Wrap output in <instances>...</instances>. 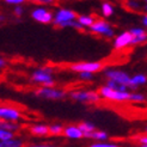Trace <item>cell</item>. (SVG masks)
<instances>
[{
    "instance_id": "83f0119b",
    "label": "cell",
    "mask_w": 147,
    "mask_h": 147,
    "mask_svg": "<svg viewBox=\"0 0 147 147\" xmlns=\"http://www.w3.org/2000/svg\"><path fill=\"white\" fill-rule=\"evenodd\" d=\"M28 3H32L41 6H51L56 3V0H28Z\"/></svg>"
},
{
    "instance_id": "9a60e30c",
    "label": "cell",
    "mask_w": 147,
    "mask_h": 147,
    "mask_svg": "<svg viewBox=\"0 0 147 147\" xmlns=\"http://www.w3.org/2000/svg\"><path fill=\"white\" fill-rule=\"evenodd\" d=\"M25 141L22 138L14 136L10 140L0 141V147H25Z\"/></svg>"
},
{
    "instance_id": "d6986e66",
    "label": "cell",
    "mask_w": 147,
    "mask_h": 147,
    "mask_svg": "<svg viewBox=\"0 0 147 147\" xmlns=\"http://www.w3.org/2000/svg\"><path fill=\"white\" fill-rule=\"evenodd\" d=\"M0 128H5V129L12 130V131H14V133H18V131L22 130V126L18 122L3 121V120H0Z\"/></svg>"
},
{
    "instance_id": "30bf717a",
    "label": "cell",
    "mask_w": 147,
    "mask_h": 147,
    "mask_svg": "<svg viewBox=\"0 0 147 147\" xmlns=\"http://www.w3.org/2000/svg\"><path fill=\"white\" fill-rule=\"evenodd\" d=\"M22 111L13 105L9 104H1L0 107V120L3 121H12V122H19L22 120Z\"/></svg>"
},
{
    "instance_id": "277c9868",
    "label": "cell",
    "mask_w": 147,
    "mask_h": 147,
    "mask_svg": "<svg viewBox=\"0 0 147 147\" xmlns=\"http://www.w3.org/2000/svg\"><path fill=\"white\" fill-rule=\"evenodd\" d=\"M34 96L46 100H62L68 97V92L56 86H38L34 90Z\"/></svg>"
},
{
    "instance_id": "f546056e",
    "label": "cell",
    "mask_w": 147,
    "mask_h": 147,
    "mask_svg": "<svg viewBox=\"0 0 147 147\" xmlns=\"http://www.w3.org/2000/svg\"><path fill=\"white\" fill-rule=\"evenodd\" d=\"M135 141H136L139 145H147V133L136 135V136H135Z\"/></svg>"
},
{
    "instance_id": "8992f818",
    "label": "cell",
    "mask_w": 147,
    "mask_h": 147,
    "mask_svg": "<svg viewBox=\"0 0 147 147\" xmlns=\"http://www.w3.org/2000/svg\"><path fill=\"white\" fill-rule=\"evenodd\" d=\"M78 18V14L71 10L66 9V7H59L54 11V19H53V25L60 29H65L69 22L76 20Z\"/></svg>"
},
{
    "instance_id": "7a4b0ae2",
    "label": "cell",
    "mask_w": 147,
    "mask_h": 147,
    "mask_svg": "<svg viewBox=\"0 0 147 147\" xmlns=\"http://www.w3.org/2000/svg\"><path fill=\"white\" fill-rule=\"evenodd\" d=\"M30 82L38 86H55L53 67L42 66L36 68L30 76Z\"/></svg>"
},
{
    "instance_id": "5bb4252c",
    "label": "cell",
    "mask_w": 147,
    "mask_h": 147,
    "mask_svg": "<svg viewBox=\"0 0 147 147\" xmlns=\"http://www.w3.org/2000/svg\"><path fill=\"white\" fill-rule=\"evenodd\" d=\"M145 84H147V76L142 74V73H138V74L131 76L129 87H130V90H135L138 87L144 86Z\"/></svg>"
},
{
    "instance_id": "52a82bcc",
    "label": "cell",
    "mask_w": 147,
    "mask_h": 147,
    "mask_svg": "<svg viewBox=\"0 0 147 147\" xmlns=\"http://www.w3.org/2000/svg\"><path fill=\"white\" fill-rule=\"evenodd\" d=\"M68 69L74 73L80 72H91V73H99L104 69V63L97 62V61H83V62H74L68 65Z\"/></svg>"
},
{
    "instance_id": "4dcf8cb0",
    "label": "cell",
    "mask_w": 147,
    "mask_h": 147,
    "mask_svg": "<svg viewBox=\"0 0 147 147\" xmlns=\"http://www.w3.org/2000/svg\"><path fill=\"white\" fill-rule=\"evenodd\" d=\"M6 5H11V6H17V5H24L28 3V0H3Z\"/></svg>"
},
{
    "instance_id": "d590c367",
    "label": "cell",
    "mask_w": 147,
    "mask_h": 147,
    "mask_svg": "<svg viewBox=\"0 0 147 147\" xmlns=\"http://www.w3.org/2000/svg\"><path fill=\"white\" fill-rule=\"evenodd\" d=\"M144 131H145V133H147V126H146V127L144 128Z\"/></svg>"
},
{
    "instance_id": "7402d4cb",
    "label": "cell",
    "mask_w": 147,
    "mask_h": 147,
    "mask_svg": "<svg viewBox=\"0 0 147 147\" xmlns=\"http://www.w3.org/2000/svg\"><path fill=\"white\" fill-rule=\"evenodd\" d=\"M90 139H91V140H93V141H108L109 134L107 133V131H104V130H98V129H96V130H94L93 133L91 134Z\"/></svg>"
},
{
    "instance_id": "9c48e42d",
    "label": "cell",
    "mask_w": 147,
    "mask_h": 147,
    "mask_svg": "<svg viewBox=\"0 0 147 147\" xmlns=\"http://www.w3.org/2000/svg\"><path fill=\"white\" fill-rule=\"evenodd\" d=\"M103 74H104L105 79H111L115 82H119L121 84H124L129 86L130 85V79L131 76H129L127 72H124L122 69H117V68H104L103 69ZM130 89V87H129Z\"/></svg>"
},
{
    "instance_id": "74e56055",
    "label": "cell",
    "mask_w": 147,
    "mask_h": 147,
    "mask_svg": "<svg viewBox=\"0 0 147 147\" xmlns=\"http://www.w3.org/2000/svg\"><path fill=\"white\" fill-rule=\"evenodd\" d=\"M144 3H145V4L147 5V0H144Z\"/></svg>"
},
{
    "instance_id": "ac0fdd59",
    "label": "cell",
    "mask_w": 147,
    "mask_h": 147,
    "mask_svg": "<svg viewBox=\"0 0 147 147\" xmlns=\"http://www.w3.org/2000/svg\"><path fill=\"white\" fill-rule=\"evenodd\" d=\"M100 13H102V16L104 18H111L115 14V9H114L113 4L109 3V1L102 3V5H100Z\"/></svg>"
},
{
    "instance_id": "d4e9b609",
    "label": "cell",
    "mask_w": 147,
    "mask_h": 147,
    "mask_svg": "<svg viewBox=\"0 0 147 147\" xmlns=\"http://www.w3.org/2000/svg\"><path fill=\"white\" fill-rule=\"evenodd\" d=\"M87 147H121L119 144L111 142V141H94L90 144Z\"/></svg>"
},
{
    "instance_id": "d6a6232c",
    "label": "cell",
    "mask_w": 147,
    "mask_h": 147,
    "mask_svg": "<svg viewBox=\"0 0 147 147\" xmlns=\"http://www.w3.org/2000/svg\"><path fill=\"white\" fill-rule=\"evenodd\" d=\"M141 24H142V26H144V28H146V29H147V13H145L144 16L141 17Z\"/></svg>"
},
{
    "instance_id": "1f68e13d",
    "label": "cell",
    "mask_w": 147,
    "mask_h": 147,
    "mask_svg": "<svg viewBox=\"0 0 147 147\" xmlns=\"http://www.w3.org/2000/svg\"><path fill=\"white\" fill-rule=\"evenodd\" d=\"M25 147H56L51 144H28Z\"/></svg>"
},
{
    "instance_id": "cb8c5ba5",
    "label": "cell",
    "mask_w": 147,
    "mask_h": 147,
    "mask_svg": "<svg viewBox=\"0 0 147 147\" xmlns=\"http://www.w3.org/2000/svg\"><path fill=\"white\" fill-rule=\"evenodd\" d=\"M17 136V133H14L12 130L5 129V128H0V141H5V140H10V139Z\"/></svg>"
},
{
    "instance_id": "836d02e7",
    "label": "cell",
    "mask_w": 147,
    "mask_h": 147,
    "mask_svg": "<svg viewBox=\"0 0 147 147\" xmlns=\"http://www.w3.org/2000/svg\"><path fill=\"white\" fill-rule=\"evenodd\" d=\"M6 66H7V60H6V59H4V57H1V59H0V68L4 69Z\"/></svg>"
},
{
    "instance_id": "e575fe53",
    "label": "cell",
    "mask_w": 147,
    "mask_h": 147,
    "mask_svg": "<svg viewBox=\"0 0 147 147\" xmlns=\"http://www.w3.org/2000/svg\"><path fill=\"white\" fill-rule=\"evenodd\" d=\"M144 9H145V11L147 12V5H146V4H145V6H144Z\"/></svg>"
},
{
    "instance_id": "3957f363",
    "label": "cell",
    "mask_w": 147,
    "mask_h": 147,
    "mask_svg": "<svg viewBox=\"0 0 147 147\" xmlns=\"http://www.w3.org/2000/svg\"><path fill=\"white\" fill-rule=\"evenodd\" d=\"M98 92L100 94V97L103 100L110 102V103H126L130 102V93L131 91H120V90H114L111 87L107 86L105 84L102 85Z\"/></svg>"
},
{
    "instance_id": "7c38bea8",
    "label": "cell",
    "mask_w": 147,
    "mask_h": 147,
    "mask_svg": "<svg viewBox=\"0 0 147 147\" xmlns=\"http://www.w3.org/2000/svg\"><path fill=\"white\" fill-rule=\"evenodd\" d=\"M63 136L68 140H82L84 138V133L82 128L79 127V124H67L65 126V130H63Z\"/></svg>"
},
{
    "instance_id": "f1b7e54d",
    "label": "cell",
    "mask_w": 147,
    "mask_h": 147,
    "mask_svg": "<svg viewBox=\"0 0 147 147\" xmlns=\"http://www.w3.org/2000/svg\"><path fill=\"white\" fill-rule=\"evenodd\" d=\"M25 12V9L23 5H17V6H13V14L16 16L17 18L23 17V14Z\"/></svg>"
},
{
    "instance_id": "4316f807",
    "label": "cell",
    "mask_w": 147,
    "mask_h": 147,
    "mask_svg": "<svg viewBox=\"0 0 147 147\" xmlns=\"http://www.w3.org/2000/svg\"><path fill=\"white\" fill-rule=\"evenodd\" d=\"M126 6L128 7L129 10H131V11H140L142 9L140 1H138V0H127Z\"/></svg>"
},
{
    "instance_id": "ffe728a7",
    "label": "cell",
    "mask_w": 147,
    "mask_h": 147,
    "mask_svg": "<svg viewBox=\"0 0 147 147\" xmlns=\"http://www.w3.org/2000/svg\"><path fill=\"white\" fill-rule=\"evenodd\" d=\"M65 126L62 123H51L49 124V133L51 136H60L63 135Z\"/></svg>"
},
{
    "instance_id": "484cf974",
    "label": "cell",
    "mask_w": 147,
    "mask_h": 147,
    "mask_svg": "<svg viewBox=\"0 0 147 147\" xmlns=\"http://www.w3.org/2000/svg\"><path fill=\"white\" fill-rule=\"evenodd\" d=\"M94 78V73L91 72H80L78 73V79L83 83H90Z\"/></svg>"
},
{
    "instance_id": "2e32d148",
    "label": "cell",
    "mask_w": 147,
    "mask_h": 147,
    "mask_svg": "<svg viewBox=\"0 0 147 147\" xmlns=\"http://www.w3.org/2000/svg\"><path fill=\"white\" fill-rule=\"evenodd\" d=\"M96 19L97 18L92 16V14H79L77 18V20L84 26V29H90L94 22H96Z\"/></svg>"
},
{
    "instance_id": "8fae6325",
    "label": "cell",
    "mask_w": 147,
    "mask_h": 147,
    "mask_svg": "<svg viewBox=\"0 0 147 147\" xmlns=\"http://www.w3.org/2000/svg\"><path fill=\"white\" fill-rule=\"evenodd\" d=\"M113 47L115 50H122L128 47H133V35L129 30L122 31L113 38Z\"/></svg>"
},
{
    "instance_id": "ba28073f",
    "label": "cell",
    "mask_w": 147,
    "mask_h": 147,
    "mask_svg": "<svg viewBox=\"0 0 147 147\" xmlns=\"http://www.w3.org/2000/svg\"><path fill=\"white\" fill-rule=\"evenodd\" d=\"M30 17L40 24H53L54 12H51L46 6H36L30 11Z\"/></svg>"
},
{
    "instance_id": "4fadbf2b",
    "label": "cell",
    "mask_w": 147,
    "mask_h": 147,
    "mask_svg": "<svg viewBox=\"0 0 147 147\" xmlns=\"http://www.w3.org/2000/svg\"><path fill=\"white\" fill-rule=\"evenodd\" d=\"M29 133L34 136H38V138H45V136H49V124L46 123H34L31 126L28 127Z\"/></svg>"
},
{
    "instance_id": "e0dca14e",
    "label": "cell",
    "mask_w": 147,
    "mask_h": 147,
    "mask_svg": "<svg viewBox=\"0 0 147 147\" xmlns=\"http://www.w3.org/2000/svg\"><path fill=\"white\" fill-rule=\"evenodd\" d=\"M79 127L82 128L85 139H90L91 134L97 129L96 126H94V124L92 122H90V121H83V122H80L79 123Z\"/></svg>"
},
{
    "instance_id": "6da1fadb",
    "label": "cell",
    "mask_w": 147,
    "mask_h": 147,
    "mask_svg": "<svg viewBox=\"0 0 147 147\" xmlns=\"http://www.w3.org/2000/svg\"><path fill=\"white\" fill-rule=\"evenodd\" d=\"M68 98L72 100L82 103V104H87V105H96L99 104L102 97L98 92V90H83V89H77L72 90L68 92Z\"/></svg>"
},
{
    "instance_id": "44dd1931",
    "label": "cell",
    "mask_w": 147,
    "mask_h": 147,
    "mask_svg": "<svg viewBox=\"0 0 147 147\" xmlns=\"http://www.w3.org/2000/svg\"><path fill=\"white\" fill-rule=\"evenodd\" d=\"M105 85L111 87L114 90H120V91H128L130 90L129 86L124 85V84H121L119 82H115V80H111V79H105Z\"/></svg>"
},
{
    "instance_id": "603a6c76",
    "label": "cell",
    "mask_w": 147,
    "mask_h": 147,
    "mask_svg": "<svg viewBox=\"0 0 147 147\" xmlns=\"http://www.w3.org/2000/svg\"><path fill=\"white\" fill-rule=\"evenodd\" d=\"M147 99L146 94L142 92L138 91H131L130 93V103H135V104H140V103H145Z\"/></svg>"
},
{
    "instance_id": "8d00e7d4",
    "label": "cell",
    "mask_w": 147,
    "mask_h": 147,
    "mask_svg": "<svg viewBox=\"0 0 147 147\" xmlns=\"http://www.w3.org/2000/svg\"><path fill=\"white\" fill-rule=\"evenodd\" d=\"M139 147H147V145H139Z\"/></svg>"
},
{
    "instance_id": "5b68a950",
    "label": "cell",
    "mask_w": 147,
    "mask_h": 147,
    "mask_svg": "<svg viewBox=\"0 0 147 147\" xmlns=\"http://www.w3.org/2000/svg\"><path fill=\"white\" fill-rule=\"evenodd\" d=\"M92 35H96L98 37L107 38V40H113L115 37V29L113 25L109 23L108 20L103 18H97L93 25L89 29Z\"/></svg>"
}]
</instances>
